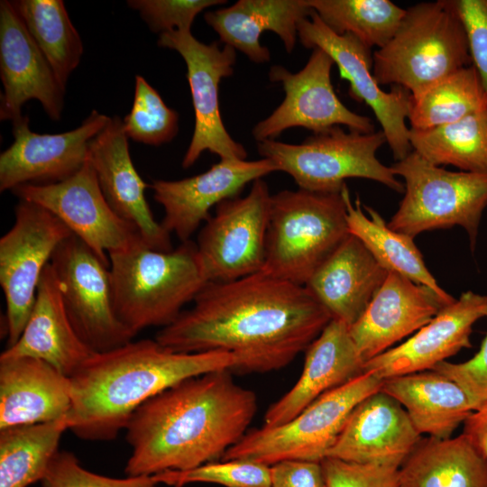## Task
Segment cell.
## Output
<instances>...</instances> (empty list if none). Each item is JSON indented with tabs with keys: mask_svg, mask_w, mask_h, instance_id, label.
<instances>
[{
	"mask_svg": "<svg viewBox=\"0 0 487 487\" xmlns=\"http://www.w3.org/2000/svg\"><path fill=\"white\" fill-rule=\"evenodd\" d=\"M404 179V196L388 225L414 238L422 232L463 227L471 248L487 207V174L450 171L412 151L391 166Z\"/></svg>",
	"mask_w": 487,
	"mask_h": 487,
	"instance_id": "8",
	"label": "cell"
},
{
	"mask_svg": "<svg viewBox=\"0 0 487 487\" xmlns=\"http://www.w3.org/2000/svg\"><path fill=\"white\" fill-rule=\"evenodd\" d=\"M0 77L2 121L21 118L23 106L32 99L51 120L61 118L65 87L7 0L0 2Z\"/></svg>",
	"mask_w": 487,
	"mask_h": 487,
	"instance_id": "18",
	"label": "cell"
},
{
	"mask_svg": "<svg viewBox=\"0 0 487 487\" xmlns=\"http://www.w3.org/2000/svg\"><path fill=\"white\" fill-rule=\"evenodd\" d=\"M388 273L362 241L349 234L304 286L332 319L350 327L362 317Z\"/></svg>",
	"mask_w": 487,
	"mask_h": 487,
	"instance_id": "26",
	"label": "cell"
},
{
	"mask_svg": "<svg viewBox=\"0 0 487 487\" xmlns=\"http://www.w3.org/2000/svg\"><path fill=\"white\" fill-rule=\"evenodd\" d=\"M12 5L49 61L60 83L66 87L78 66L82 40L62 0H14Z\"/></svg>",
	"mask_w": 487,
	"mask_h": 487,
	"instance_id": "34",
	"label": "cell"
},
{
	"mask_svg": "<svg viewBox=\"0 0 487 487\" xmlns=\"http://www.w3.org/2000/svg\"><path fill=\"white\" fill-rule=\"evenodd\" d=\"M94 354L69 318L50 262L42 272L32 310L20 338L1 356L38 358L70 378Z\"/></svg>",
	"mask_w": 487,
	"mask_h": 487,
	"instance_id": "27",
	"label": "cell"
},
{
	"mask_svg": "<svg viewBox=\"0 0 487 487\" xmlns=\"http://www.w3.org/2000/svg\"><path fill=\"white\" fill-rule=\"evenodd\" d=\"M179 114L169 107L144 78L135 77L131 111L123 119L128 138L160 146L171 142L179 132Z\"/></svg>",
	"mask_w": 487,
	"mask_h": 487,
	"instance_id": "37",
	"label": "cell"
},
{
	"mask_svg": "<svg viewBox=\"0 0 487 487\" xmlns=\"http://www.w3.org/2000/svg\"><path fill=\"white\" fill-rule=\"evenodd\" d=\"M472 60L487 92V0H454Z\"/></svg>",
	"mask_w": 487,
	"mask_h": 487,
	"instance_id": "43",
	"label": "cell"
},
{
	"mask_svg": "<svg viewBox=\"0 0 487 487\" xmlns=\"http://www.w3.org/2000/svg\"><path fill=\"white\" fill-rule=\"evenodd\" d=\"M70 407L69 377L38 358L0 355V430L58 420Z\"/></svg>",
	"mask_w": 487,
	"mask_h": 487,
	"instance_id": "25",
	"label": "cell"
},
{
	"mask_svg": "<svg viewBox=\"0 0 487 487\" xmlns=\"http://www.w3.org/2000/svg\"><path fill=\"white\" fill-rule=\"evenodd\" d=\"M11 192L52 213L108 266L110 253L145 244L137 229L108 204L89 155L82 168L63 181L25 184Z\"/></svg>",
	"mask_w": 487,
	"mask_h": 487,
	"instance_id": "13",
	"label": "cell"
},
{
	"mask_svg": "<svg viewBox=\"0 0 487 487\" xmlns=\"http://www.w3.org/2000/svg\"><path fill=\"white\" fill-rule=\"evenodd\" d=\"M88 155L100 188L113 210L133 225L149 247L170 251V234L157 222L146 200L149 187L138 174L131 159L128 137L118 116L110 117L92 139Z\"/></svg>",
	"mask_w": 487,
	"mask_h": 487,
	"instance_id": "21",
	"label": "cell"
},
{
	"mask_svg": "<svg viewBox=\"0 0 487 487\" xmlns=\"http://www.w3.org/2000/svg\"><path fill=\"white\" fill-rule=\"evenodd\" d=\"M326 487H400L399 469L326 457L321 461Z\"/></svg>",
	"mask_w": 487,
	"mask_h": 487,
	"instance_id": "41",
	"label": "cell"
},
{
	"mask_svg": "<svg viewBox=\"0 0 487 487\" xmlns=\"http://www.w3.org/2000/svg\"><path fill=\"white\" fill-rule=\"evenodd\" d=\"M363 364L349 326L331 319L306 349L304 367L298 381L268 408L262 427H273L289 422L326 391L362 374Z\"/></svg>",
	"mask_w": 487,
	"mask_h": 487,
	"instance_id": "24",
	"label": "cell"
},
{
	"mask_svg": "<svg viewBox=\"0 0 487 487\" xmlns=\"http://www.w3.org/2000/svg\"><path fill=\"white\" fill-rule=\"evenodd\" d=\"M420 439L401 404L379 391L353 409L327 457L399 469Z\"/></svg>",
	"mask_w": 487,
	"mask_h": 487,
	"instance_id": "22",
	"label": "cell"
},
{
	"mask_svg": "<svg viewBox=\"0 0 487 487\" xmlns=\"http://www.w3.org/2000/svg\"><path fill=\"white\" fill-rule=\"evenodd\" d=\"M271 487H326L321 462L286 460L271 466Z\"/></svg>",
	"mask_w": 487,
	"mask_h": 487,
	"instance_id": "44",
	"label": "cell"
},
{
	"mask_svg": "<svg viewBox=\"0 0 487 487\" xmlns=\"http://www.w3.org/2000/svg\"><path fill=\"white\" fill-rule=\"evenodd\" d=\"M313 12L307 0H239L204 14L205 22L221 42L243 52L254 63L271 60L269 49L260 43L265 31L276 33L288 53L298 40V25Z\"/></svg>",
	"mask_w": 487,
	"mask_h": 487,
	"instance_id": "28",
	"label": "cell"
},
{
	"mask_svg": "<svg viewBox=\"0 0 487 487\" xmlns=\"http://www.w3.org/2000/svg\"><path fill=\"white\" fill-rule=\"evenodd\" d=\"M157 44L179 52L187 66L195 127L182 167H191L205 151L218 155L220 160H245L244 147L234 141L225 127L218 101L222 78L234 73L235 50L228 45L220 48L217 41L203 43L188 30L162 32Z\"/></svg>",
	"mask_w": 487,
	"mask_h": 487,
	"instance_id": "14",
	"label": "cell"
},
{
	"mask_svg": "<svg viewBox=\"0 0 487 487\" xmlns=\"http://www.w3.org/2000/svg\"><path fill=\"white\" fill-rule=\"evenodd\" d=\"M109 118L93 110L78 127L54 134L31 131L26 115L13 122L14 142L0 155V191L25 184L57 183L73 176L86 162L90 142Z\"/></svg>",
	"mask_w": 487,
	"mask_h": 487,
	"instance_id": "17",
	"label": "cell"
},
{
	"mask_svg": "<svg viewBox=\"0 0 487 487\" xmlns=\"http://www.w3.org/2000/svg\"><path fill=\"white\" fill-rule=\"evenodd\" d=\"M225 0H129L150 30L159 35L170 31H191L196 16L203 10L226 4Z\"/></svg>",
	"mask_w": 487,
	"mask_h": 487,
	"instance_id": "40",
	"label": "cell"
},
{
	"mask_svg": "<svg viewBox=\"0 0 487 487\" xmlns=\"http://www.w3.org/2000/svg\"><path fill=\"white\" fill-rule=\"evenodd\" d=\"M298 39L308 49L319 48L337 65L340 78L349 82V95L371 107L381 126L396 161L412 152L409 117L411 94L400 86L387 92L372 74L371 49L350 33L336 34L313 11L298 25Z\"/></svg>",
	"mask_w": 487,
	"mask_h": 487,
	"instance_id": "15",
	"label": "cell"
},
{
	"mask_svg": "<svg viewBox=\"0 0 487 487\" xmlns=\"http://www.w3.org/2000/svg\"><path fill=\"white\" fill-rule=\"evenodd\" d=\"M331 319L305 286L259 271L208 281L154 339L179 353L231 354V372H268L306 351Z\"/></svg>",
	"mask_w": 487,
	"mask_h": 487,
	"instance_id": "1",
	"label": "cell"
},
{
	"mask_svg": "<svg viewBox=\"0 0 487 487\" xmlns=\"http://www.w3.org/2000/svg\"><path fill=\"white\" fill-rule=\"evenodd\" d=\"M256 394L230 370L179 381L142 404L124 428L132 452L129 476L187 471L222 459L247 433Z\"/></svg>",
	"mask_w": 487,
	"mask_h": 487,
	"instance_id": "2",
	"label": "cell"
},
{
	"mask_svg": "<svg viewBox=\"0 0 487 487\" xmlns=\"http://www.w3.org/2000/svg\"><path fill=\"white\" fill-rule=\"evenodd\" d=\"M487 317V315H486ZM435 370L455 381L467 396L473 411L487 404V333L477 354L459 363L444 361Z\"/></svg>",
	"mask_w": 487,
	"mask_h": 487,
	"instance_id": "42",
	"label": "cell"
},
{
	"mask_svg": "<svg viewBox=\"0 0 487 487\" xmlns=\"http://www.w3.org/2000/svg\"><path fill=\"white\" fill-rule=\"evenodd\" d=\"M349 234L342 190H281L271 195L261 271L304 286Z\"/></svg>",
	"mask_w": 487,
	"mask_h": 487,
	"instance_id": "6",
	"label": "cell"
},
{
	"mask_svg": "<svg viewBox=\"0 0 487 487\" xmlns=\"http://www.w3.org/2000/svg\"><path fill=\"white\" fill-rule=\"evenodd\" d=\"M14 223L0 239V285L6 304L7 347L20 338L43 271L57 247L73 234L52 213L20 200Z\"/></svg>",
	"mask_w": 487,
	"mask_h": 487,
	"instance_id": "10",
	"label": "cell"
},
{
	"mask_svg": "<svg viewBox=\"0 0 487 487\" xmlns=\"http://www.w3.org/2000/svg\"><path fill=\"white\" fill-rule=\"evenodd\" d=\"M470 65L466 34L454 0L405 9L391 39L372 55L377 83L402 87L411 96Z\"/></svg>",
	"mask_w": 487,
	"mask_h": 487,
	"instance_id": "5",
	"label": "cell"
},
{
	"mask_svg": "<svg viewBox=\"0 0 487 487\" xmlns=\"http://www.w3.org/2000/svg\"><path fill=\"white\" fill-rule=\"evenodd\" d=\"M464 425L462 434L475 448L487 456V404L473 411Z\"/></svg>",
	"mask_w": 487,
	"mask_h": 487,
	"instance_id": "45",
	"label": "cell"
},
{
	"mask_svg": "<svg viewBox=\"0 0 487 487\" xmlns=\"http://www.w3.org/2000/svg\"><path fill=\"white\" fill-rule=\"evenodd\" d=\"M487 109V92L473 66L464 67L411 96V129L427 130Z\"/></svg>",
	"mask_w": 487,
	"mask_h": 487,
	"instance_id": "35",
	"label": "cell"
},
{
	"mask_svg": "<svg viewBox=\"0 0 487 487\" xmlns=\"http://www.w3.org/2000/svg\"><path fill=\"white\" fill-rule=\"evenodd\" d=\"M321 21L339 35L350 33L369 47H383L405 9L391 0H307Z\"/></svg>",
	"mask_w": 487,
	"mask_h": 487,
	"instance_id": "36",
	"label": "cell"
},
{
	"mask_svg": "<svg viewBox=\"0 0 487 487\" xmlns=\"http://www.w3.org/2000/svg\"><path fill=\"white\" fill-rule=\"evenodd\" d=\"M67 429L65 417L0 430V487H28L42 481Z\"/></svg>",
	"mask_w": 487,
	"mask_h": 487,
	"instance_id": "32",
	"label": "cell"
},
{
	"mask_svg": "<svg viewBox=\"0 0 487 487\" xmlns=\"http://www.w3.org/2000/svg\"><path fill=\"white\" fill-rule=\"evenodd\" d=\"M446 305L430 288L389 271L362 317L349 327L365 363L416 333Z\"/></svg>",
	"mask_w": 487,
	"mask_h": 487,
	"instance_id": "23",
	"label": "cell"
},
{
	"mask_svg": "<svg viewBox=\"0 0 487 487\" xmlns=\"http://www.w3.org/2000/svg\"><path fill=\"white\" fill-rule=\"evenodd\" d=\"M51 264L58 278L69 318L95 353L124 345L135 336L118 319L113 301L110 266L71 234L55 250Z\"/></svg>",
	"mask_w": 487,
	"mask_h": 487,
	"instance_id": "11",
	"label": "cell"
},
{
	"mask_svg": "<svg viewBox=\"0 0 487 487\" xmlns=\"http://www.w3.org/2000/svg\"><path fill=\"white\" fill-rule=\"evenodd\" d=\"M108 256L115 314L135 335L171 324L208 282L191 240L167 252L140 244Z\"/></svg>",
	"mask_w": 487,
	"mask_h": 487,
	"instance_id": "4",
	"label": "cell"
},
{
	"mask_svg": "<svg viewBox=\"0 0 487 487\" xmlns=\"http://www.w3.org/2000/svg\"><path fill=\"white\" fill-rule=\"evenodd\" d=\"M41 482L43 487H159L152 475L113 478L90 472L73 453L60 450Z\"/></svg>",
	"mask_w": 487,
	"mask_h": 487,
	"instance_id": "39",
	"label": "cell"
},
{
	"mask_svg": "<svg viewBox=\"0 0 487 487\" xmlns=\"http://www.w3.org/2000/svg\"><path fill=\"white\" fill-rule=\"evenodd\" d=\"M486 315L487 296L463 292L404 343L365 362L363 372L385 380L432 370L462 349L472 347L473 326Z\"/></svg>",
	"mask_w": 487,
	"mask_h": 487,
	"instance_id": "20",
	"label": "cell"
},
{
	"mask_svg": "<svg viewBox=\"0 0 487 487\" xmlns=\"http://www.w3.org/2000/svg\"><path fill=\"white\" fill-rule=\"evenodd\" d=\"M400 487H487V456L464 434L420 439L399 468Z\"/></svg>",
	"mask_w": 487,
	"mask_h": 487,
	"instance_id": "30",
	"label": "cell"
},
{
	"mask_svg": "<svg viewBox=\"0 0 487 487\" xmlns=\"http://www.w3.org/2000/svg\"><path fill=\"white\" fill-rule=\"evenodd\" d=\"M381 391L401 404L420 435L431 437H451L473 412L464 391L435 370L385 379Z\"/></svg>",
	"mask_w": 487,
	"mask_h": 487,
	"instance_id": "29",
	"label": "cell"
},
{
	"mask_svg": "<svg viewBox=\"0 0 487 487\" xmlns=\"http://www.w3.org/2000/svg\"><path fill=\"white\" fill-rule=\"evenodd\" d=\"M383 132L345 131L335 125L308 136L299 144L275 140L257 142V151L269 159L277 171L288 173L299 188L316 192H340L345 179H368L392 190L404 192L391 167L376 156L386 143Z\"/></svg>",
	"mask_w": 487,
	"mask_h": 487,
	"instance_id": "7",
	"label": "cell"
},
{
	"mask_svg": "<svg viewBox=\"0 0 487 487\" xmlns=\"http://www.w3.org/2000/svg\"><path fill=\"white\" fill-rule=\"evenodd\" d=\"M409 142L412 151L434 165L487 174V109L431 129L409 128Z\"/></svg>",
	"mask_w": 487,
	"mask_h": 487,
	"instance_id": "33",
	"label": "cell"
},
{
	"mask_svg": "<svg viewBox=\"0 0 487 487\" xmlns=\"http://www.w3.org/2000/svg\"><path fill=\"white\" fill-rule=\"evenodd\" d=\"M277 171L271 161L220 160L203 173L178 180L154 179L153 198L164 209V229L180 242L190 240L210 209L238 197L249 183Z\"/></svg>",
	"mask_w": 487,
	"mask_h": 487,
	"instance_id": "19",
	"label": "cell"
},
{
	"mask_svg": "<svg viewBox=\"0 0 487 487\" xmlns=\"http://www.w3.org/2000/svg\"><path fill=\"white\" fill-rule=\"evenodd\" d=\"M158 483L183 487L207 482L225 487H271V466L250 460L214 461L187 471H166L152 475Z\"/></svg>",
	"mask_w": 487,
	"mask_h": 487,
	"instance_id": "38",
	"label": "cell"
},
{
	"mask_svg": "<svg viewBox=\"0 0 487 487\" xmlns=\"http://www.w3.org/2000/svg\"><path fill=\"white\" fill-rule=\"evenodd\" d=\"M271 198L267 183L260 179L246 196L216 206L196 243L208 281H231L262 270Z\"/></svg>",
	"mask_w": 487,
	"mask_h": 487,
	"instance_id": "12",
	"label": "cell"
},
{
	"mask_svg": "<svg viewBox=\"0 0 487 487\" xmlns=\"http://www.w3.org/2000/svg\"><path fill=\"white\" fill-rule=\"evenodd\" d=\"M334 64L326 51L315 48L299 72L291 73L280 65L270 69V80L282 86L285 96L268 117L253 127L252 134L257 142L275 140L292 127H303L313 133L335 125L366 133L374 132L369 117L350 110L335 94L331 81Z\"/></svg>",
	"mask_w": 487,
	"mask_h": 487,
	"instance_id": "16",
	"label": "cell"
},
{
	"mask_svg": "<svg viewBox=\"0 0 487 487\" xmlns=\"http://www.w3.org/2000/svg\"><path fill=\"white\" fill-rule=\"evenodd\" d=\"M234 364V356L228 353H179L155 339L132 340L95 353L69 378V429L84 440H112L148 400L183 380L232 371Z\"/></svg>",
	"mask_w": 487,
	"mask_h": 487,
	"instance_id": "3",
	"label": "cell"
},
{
	"mask_svg": "<svg viewBox=\"0 0 487 487\" xmlns=\"http://www.w3.org/2000/svg\"><path fill=\"white\" fill-rule=\"evenodd\" d=\"M383 380L363 372L326 391L289 422L248 431L221 460L244 459L269 466L286 460L321 462L335 444L353 409L381 389Z\"/></svg>",
	"mask_w": 487,
	"mask_h": 487,
	"instance_id": "9",
	"label": "cell"
},
{
	"mask_svg": "<svg viewBox=\"0 0 487 487\" xmlns=\"http://www.w3.org/2000/svg\"><path fill=\"white\" fill-rule=\"evenodd\" d=\"M342 193L349 233L362 241L384 269L430 288L446 305L455 300L430 273L413 238L392 230L375 209L363 206L358 197L353 203L346 185Z\"/></svg>",
	"mask_w": 487,
	"mask_h": 487,
	"instance_id": "31",
	"label": "cell"
}]
</instances>
